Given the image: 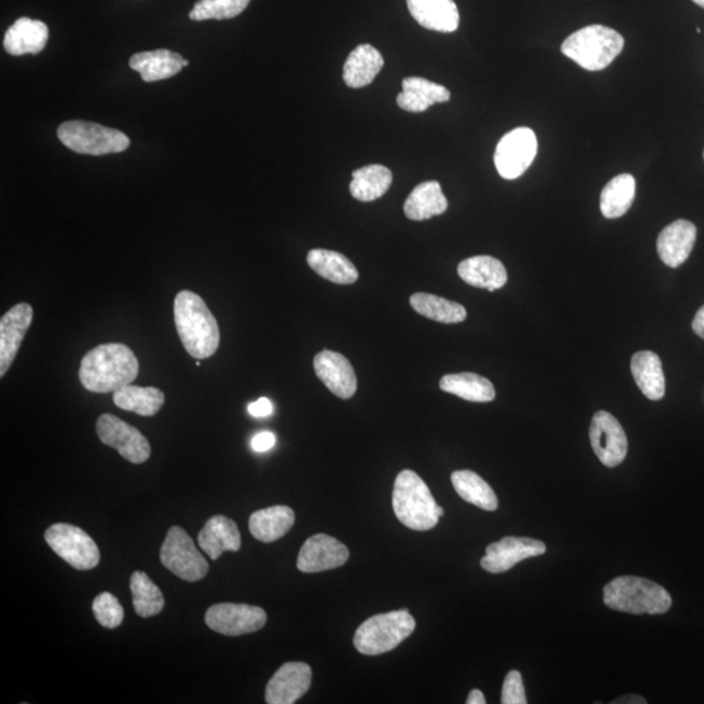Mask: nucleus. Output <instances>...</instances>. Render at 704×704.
Returning a JSON list of instances; mask_svg holds the SVG:
<instances>
[{
    "label": "nucleus",
    "mask_w": 704,
    "mask_h": 704,
    "mask_svg": "<svg viewBox=\"0 0 704 704\" xmlns=\"http://www.w3.org/2000/svg\"><path fill=\"white\" fill-rule=\"evenodd\" d=\"M139 370V360L127 345L107 344L85 355L78 376L85 390L108 394L133 384Z\"/></svg>",
    "instance_id": "nucleus-1"
},
{
    "label": "nucleus",
    "mask_w": 704,
    "mask_h": 704,
    "mask_svg": "<svg viewBox=\"0 0 704 704\" xmlns=\"http://www.w3.org/2000/svg\"><path fill=\"white\" fill-rule=\"evenodd\" d=\"M177 334L190 357L201 360L213 357L220 346V328L200 295L183 289L174 301Z\"/></svg>",
    "instance_id": "nucleus-2"
},
{
    "label": "nucleus",
    "mask_w": 704,
    "mask_h": 704,
    "mask_svg": "<svg viewBox=\"0 0 704 704\" xmlns=\"http://www.w3.org/2000/svg\"><path fill=\"white\" fill-rule=\"evenodd\" d=\"M603 602L608 608L631 615H663L672 605L669 592L650 579L623 576L605 585Z\"/></svg>",
    "instance_id": "nucleus-3"
},
{
    "label": "nucleus",
    "mask_w": 704,
    "mask_h": 704,
    "mask_svg": "<svg viewBox=\"0 0 704 704\" xmlns=\"http://www.w3.org/2000/svg\"><path fill=\"white\" fill-rule=\"evenodd\" d=\"M393 509L398 521L416 531H428L439 523V505L424 480L411 470L398 473L393 491Z\"/></svg>",
    "instance_id": "nucleus-4"
},
{
    "label": "nucleus",
    "mask_w": 704,
    "mask_h": 704,
    "mask_svg": "<svg viewBox=\"0 0 704 704\" xmlns=\"http://www.w3.org/2000/svg\"><path fill=\"white\" fill-rule=\"evenodd\" d=\"M623 46V37L615 29L589 25L566 38L561 51L579 67L602 71L621 54Z\"/></svg>",
    "instance_id": "nucleus-5"
},
{
    "label": "nucleus",
    "mask_w": 704,
    "mask_h": 704,
    "mask_svg": "<svg viewBox=\"0 0 704 704\" xmlns=\"http://www.w3.org/2000/svg\"><path fill=\"white\" fill-rule=\"evenodd\" d=\"M416 628V618L407 608L373 616L358 628L354 646L368 656L386 654L406 641Z\"/></svg>",
    "instance_id": "nucleus-6"
},
{
    "label": "nucleus",
    "mask_w": 704,
    "mask_h": 704,
    "mask_svg": "<svg viewBox=\"0 0 704 704\" xmlns=\"http://www.w3.org/2000/svg\"><path fill=\"white\" fill-rule=\"evenodd\" d=\"M58 137L65 147L78 155L107 156L122 153L129 147L127 135L121 131L85 121H70L58 128Z\"/></svg>",
    "instance_id": "nucleus-7"
},
{
    "label": "nucleus",
    "mask_w": 704,
    "mask_h": 704,
    "mask_svg": "<svg viewBox=\"0 0 704 704\" xmlns=\"http://www.w3.org/2000/svg\"><path fill=\"white\" fill-rule=\"evenodd\" d=\"M45 541L59 557L76 570H91L100 564L101 555L96 542L74 524L50 526L45 532Z\"/></svg>",
    "instance_id": "nucleus-8"
},
{
    "label": "nucleus",
    "mask_w": 704,
    "mask_h": 704,
    "mask_svg": "<svg viewBox=\"0 0 704 704\" xmlns=\"http://www.w3.org/2000/svg\"><path fill=\"white\" fill-rule=\"evenodd\" d=\"M161 563L177 578L187 582H199L206 578L209 564L197 551L196 545L182 528H171L162 544Z\"/></svg>",
    "instance_id": "nucleus-9"
},
{
    "label": "nucleus",
    "mask_w": 704,
    "mask_h": 704,
    "mask_svg": "<svg viewBox=\"0 0 704 704\" xmlns=\"http://www.w3.org/2000/svg\"><path fill=\"white\" fill-rule=\"evenodd\" d=\"M538 153V139L534 131L519 127L506 134L497 144L495 164L504 180L515 181L522 176Z\"/></svg>",
    "instance_id": "nucleus-10"
},
{
    "label": "nucleus",
    "mask_w": 704,
    "mask_h": 704,
    "mask_svg": "<svg viewBox=\"0 0 704 704\" xmlns=\"http://www.w3.org/2000/svg\"><path fill=\"white\" fill-rule=\"evenodd\" d=\"M267 612L248 604L220 603L207 610L206 622L210 629L226 637L256 633L265 627Z\"/></svg>",
    "instance_id": "nucleus-11"
},
{
    "label": "nucleus",
    "mask_w": 704,
    "mask_h": 704,
    "mask_svg": "<svg viewBox=\"0 0 704 704\" xmlns=\"http://www.w3.org/2000/svg\"><path fill=\"white\" fill-rule=\"evenodd\" d=\"M96 431L104 445L113 447L128 462L140 465L149 459L151 447L147 437L120 418L103 413L97 420Z\"/></svg>",
    "instance_id": "nucleus-12"
},
{
    "label": "nucleus",
    "mask_w": 704,
    "mask_h": 704,
    "mask_svg": "<svg viewBox=\"0 0 704 704\" xmlns=\"http://www.w3.org/2000/svg\"><path fill=\"white\" fill-rule=\"evenodd\" d=\"M590 441L604 466L614 469L628 456V437L622 425L607 411H597L592 417Z\"/></svg>",
    "instance_id": "nucleus-13"
},
{
    "label": "nucleus",
    "mask_w": 704,
    "mask_h": 704,
    "mask_svg": "<svg viewBox=\"0 0 704 704\" xmlns=\"http://www.w3.org/2000/svg\"><path fill=\"white\" fill-rule=\"evenodd\" d=\"M547 547L541 541L530 538H504L503 541L492 543L485 549V556L480 561L485 571L492 575H502L528 558L542 556Z\"/></svg>",
    "instance_id": "nucleus-14"
},
{
    "label": "nucleus",
    "mask_w": 704,
    "mask_h": 704,
    "mask_svg": "<svg viewBox=\"0 0 704 704\" xmlns=\"http://www.w3.org/2000/svg\"><path fill=\"white\" fill-rule=\"evenodd\" d=\"M350 552L337 539L325 534L313 535L302 544L298 556V569L301 572H321L344 566Z\"/></svg>",
    "instance_id": "nucleus-15"
},
{
    "label": "nucleus",
    "mask_w": 704,
    "mask_h": 704,
    "mask_svg": "<svg viewBox=\"0 0 704 704\" xmlns=\"http://www.w3.org/2000/svg\"><path fill=\"white\" fill-rule=\"evenodd\" d=\"M311 682L312 669L308 664H283L268 682L265 701L269 704H293L308 692Z\"/></svg>",
    "instance_id": "nucleus-16"
},
{
    "label": "nucleus",
    "mask_w": 704,
    "mask_h": 704,
    "mask_svg": "<svg viewBox=\"0 0 704 704\" xmlns=\"http://www.w3.org/2000/svg\"><path fill=\"white\" fill-rule=\"evenodd\" d=\"M33 308L28 302H18L0 320V378H4L29 331Z\"/></svg>",
    "instance_id": "nucleus-17"
},
{
    "label": "nucleus",
    "mask_w": 704,
    "mask_h": 704,
    "mask_svg": "<svg viewBox=\"0 0 704 704\" xmlns=\"http://www.w3.org/2000/svg\"><path fill=\"white\" fill-rule=\"evenodd\" d=\"M314 372L334 396L350 399L358 390L357 374L344 355L324 350L316 355Z\"/></svg>",
    "instance_id": "nucleus-18"
},
{
    "label": "nucleus",
    "mask_w": 704,
    "mask_h": 704,
    "mask_svg": "<svg viewBox=\"0 0 704 704\" xmlns=\"http://www.w3.org/2000/svg\"><path fill=\"white\" fill-rule=\"evenodd\" d=\"M696 240V227L693 222L677 220L659 234L657 254L669 268H679L689 259Z\"/></svg>",
    "instance_id": "nucleus-19"
},
{
    "label": "nucleus",
    "mask_w": 704,
    "mask_h": 704,
    "mask_svg": "<svg viewBox=\"0 0 704 704\" xmlns=\"http://www.w3.org/2000/svg\"><path fill=\"white\" fill-rule=\"evenodd\" d=\"M411 16L425 29L453 33L459 26V11L454 0H406Z\"/></svg>",
    "instance_id": "nucleus-20"
},
{
    "label": "nucleus",
    "mask_w": 704,
    "mask_h": 704,
    "mask_svg": "<svg viewBox=\"0 0 704 704\" xmlns=\"http://www.w3.org/2000/svg\"><path fill=\"white\" fill-rule=\"evenodd\" d=\"M199 545L213 561L227 551L238 552L242 547L238 526L225 516H214L200 531Z\"/></svg>",
    "instance_id": "nucleus-21"
},
{
    "label": "nucleus",
    "mask_w": 704,
    "mask_h": 704,
    "mask_svg": "<svg viewBox=\"0 0 704 704\" xmlns=\"http://www.w3.org/2000/svg\"><path fill=\"white\" fill-rule=\"evenodd\" d=\"M49 41V28L39 20L22 17L5 32L4 49L9 54L20 57L38 54Z\"/></svg>",
    "instance_id": "nucleus-22"
},
{
    "label": "nucleus",
    "mask_w": 704,
    "mask_h": 704,
    "mask_svg": "<svg viewBox=\"0 0 704 704\" xmlns=\"http://www.w3.org/2000/svg\"><path fill=\"white\" fill-rule=\"evenodd\" d=\"M450 101V91L444 85L423 77H407L397 97L398 107L409 113H424L436 103Z\"/></svg>",
    "instance_id": "nucleus-23"
},
{
    "label": "nucleus",
    "mask_w": 704,
    "mask_h": 704,
    "mask_svg": "<svg viewBox=\"0 0 704 704\" xmlns=\"http://www.w3.org/2000/svg\"><path fill=\"white\" fill-rule=\"evenodd\" d=\"M459 277L470 286L496 292L508 282V272L502 261L492 256H473L458 265Z\"/></svg>",
    "instance_id": "nucleus-24"
},
{
    "label": "nucleus",
    "mask_w": 704,
    "mask_h": 704,
    "mask_svg": "<svg viewBox=\"0 0 704 704\" xmlns=\"http://www.w3.org/2000/svg\"><path fill=\"white\" fill-rule=\"evenodd\" d=\"M131 69L139 72L145 83L166 81L183 70L184 59L166 49L137 52L129 59Z\"/></svg>",
    "instance_id": "nucleus-25"
},
{
    "label": "nucleus",
    "mask_w": 704,
    "mask_h": 704,
    "mask_svg": "<svg viewBox=\"0 0 704 704\" xmlns=\"http://www.w3.org/2000/svg\"><path fill=\"white\" fill-rule=\"evenodd\" d=\"M384 67L383 54L372 45H359L344 65V81L348 88L360 89L373 83Z\"/></svg>",
    "instance_id": "nucleus-26"
},
{
    "label": "nucleus",
    "mask_w": 704,
    "mask_h": 704,
    "mask_svg": "<svg viewBox=\"0 0 704 704\" xmlns=\"http://www.w3.org/2000/svg\"><path fill=\"white\" fill-rule=\"evenodd\" d=\"M631 373L644 397L660 400L666 396V376L659 355L653 351H640L631 358Z\"/></svg>",
    "instance_id": "nucleus-27"
},
{
    "label": "nucleus",
    "mask_w": 704,
    "mask_h": 704,
    "mask_svg": "<svg viewBox=\"0 0 704 704\" xmlns=\"http://www.w3.org/2000/svg\"><path fill=\"white\" fill-rule=\"evenodd\" d=\"M295 522V512L288 506L277 505L255 511L249 517V531L262 543H273L285 536Z\"/></svg>",
    "instance_id": "nucleus-28"
},
{
    "label": "nucleus",
    "mask_w": 704,
    "mask_h": 704,
    "mask_svg": "<svg viewBox=\"0 0 704 704\" xmlns=\"http://www.w3.org/2000/svg\"><path fill=\"white\" fill-rule=\"evenodd\" d=\"M446 197L436 181L420 183L405 202V214L412 221H425L444 214L447 210Z\"/></svg>",
    "instance_id": "nucleus-29"
},
{
    "label": "nucleus",
    "mask_w": 704,
    "mask_h": 704,
    "mask_svg": "<svg viewBox=\"0 0 704 704\" xmlns=\"http://www.w3.org/2000/svg\"><path fill=\"white\" fill-rule=\"evenodd\" d=\"M307 262L320 277L337 285H353L359 279L358 269L339 252L321 248L312 249L307 256Z\"/></svg>",
    "instance_id": "nucleus-30"
},
{
    "label": "nucleus",
    "mask_w": 704,
    "mask_h": 704,
    "mask_svg": "<svg viewBox=\"0 0 704 704\" xmlns=\"http://www.w3.org/2000/svg\"><path fill=\"white\" fill-rule=\"evenodd\" d=\"M440 387L441 391L470 403H492L496 397L495 386L491 381L471 372L446 374L441 379Z\"/></svg>",
    "instance_id": "nucleus-31"
},
{
    "label": "nucleus",
    "mask_w": 704,
    "mask_h": 704,
    "mask_svg": "<svg viewBox=\"0 0 704 704\" xmlns=\"http://www.w3.org/2000/svg\"><path fill=\"white\" fill-rule=\"evenodd\" d=\"M392 183L393 174L390 169L383 164H368L354 171L350 193L354 199L371 202L383 197Z\"/></svg>",
    "instance_id": "nucleus-32"
},
{
    "label": "nucleus",
    "mask_w": 704,
    "mask_h": 704,
    "mask_svg": "<svg viewBox=\"0 0 704 704\" xmlns=\"http://www.w3.org/2000/svg\"><path fill=\"white\" fill-rule=\"evenodd\" d=\"M637 183L633 175L621 174L602 190L601 210L605 219L615 220L628 213L635 199Z\"/></svg>",
    "instance_id": "nucleus-33"
},
{
    "label": "nucleus",
    "mask_w": 704,
    "mask_h": 704,
    "mask_svg": "<svg viewBox=\"0 0 704 704\" xmlns=\"http://www.w3.org/2000/svg\"><path fill=\"white\" fill-rule=\"evenodd\" d=\"M452 483L454 490L466 503L475 505L485 511H495L498 508L495 491L478 473L470 470L453 472Z\"/></svg>",
    "instance_id": "nucleus-34"
},
{
    "label": "nucleus",
    "mask_w": 704,
    "mask_h": 704,
    "mask_svg": "<svg viewBox=\"0 0 704 704\" xmlns=\"http://www.w3.org/2000/svg\"><path fill=\"white\" fill-rule=\"evenodd\" d=\"M114 404L141 417H155L164 405V394L157 387L127 385L114 393Z\"/></svg>",
    "instance_id": "nucleus-35"
},
{
    "label": "nucleus",
    "mask_w": 704,
    "mask_h": 704,
    "mask_svg": "<svg viewBox=\"0 0 704 704\" xmlns=\"http://www.w3.org/2000/svg\"><path fill=\"white\" fill-rule=\"evenodd\" d=\"M413 311L441 324H459L467 318L466 308L459 302L440 298L437 295L418 293L410 298Z\"/></svg>",
    "instance_id": "nucleus-36"
},
{
    "label": "nucleus",
    "mask_w": 704,
    "mask_h": 704,
    "mask_svg": "<svg viewBox=\"0 0 704 704\" xmlns=\"http://www.w3.org/2000/svg\"><path fill=\"white\" fill-rule=\"evenodd\" d=\"M129 589L137 616L149 618L161 614L164 608L162 591L144 571L134 572Z\"/></svg>",
    "instance_id": "nucleus-37"
},
{
    "label": "nucleus",
    "mask_w": 704,
    "mask_h": 704,
    "mask_svg": "<svg viewBox=\"0 0 704 704\" xmlns=\"http://www.w3.org/2000/svg\"><path fill=\"white\" fill-rule=\"evenodd\" d=\"M251 0H200L189 13L194 22L203 20H229L239 16Z\"/></svg>",
    "instance_id": "nucleus-38"
},
{
    "label": "nucleus",
    "mask_w": 704,
    "mask_h": 704,
    "mask_svg": "<svg viewBox=\"0 0 704 704\" xmlns=\"http://www.w3.org/2000/svg\"><path fill=\"white\" fill-rule=\"evenodd\" d=\"M94 614L98 623L107 629L121 627L124 609L118 598L110 592H102L94 602Z\"/></svg>",
    "instance_id": "nucleus-39"
},
{
    "label": "nucleus",
    "mask_w": 704,
    "mask_h": 704,
    "mask_svg": "<svg viewBox=\"0 0 704 704\" xmlns=\"http://www.w3.org/2000/svg\"><path fill=\"white\" fill-rule=\"evenodd\" d=\"M503 704H526L528 699H526L522 675L518 670H510L506 675V679L503 686L502 694Z\"/></svg>",
    "instance_id": "nucleus-40"
},
{
    "label": "nucleus",
    "mask_w": 704,
    "mask_h": 704,
    "mask_svg": "<svg viewBox=\"0 0 704 704\" xmlns=\"http://www.w3.org/2000/svg\"><path fill=\"white\" fill-rule=\"evenodd\" d=\"M275 445V436L272 432H261L256 434L252 440V449L255 452H268Z\"/></svg>",
    "instance_id": "nucleus-41"
},
{
    "label": "nucleus",
    "mask_w": 704,
    "mask_h": 704,
    "mask_svg": "<svg viewBox=\"0 0 704 704\" xmlns=\"http://www.w3.org/2000/svg\"><path fill=\"white\" fill-rule=\"evenodd\" d=\"M248 412L255 418H265L272 416L273 405L268 398H260L248 406Z\"/></svg>",
    "instance_id": "nucleus-42"
},
{
    "label": "nucleus",
    "mask_w": 704,
    "mask_h": 704,
    "mask_svg": "<svg viewBox=\"0 0 704 704\" xmlns=\"http://www.w3.org/2000/svg\"><path fill=\"white\" fill-rule=\"evenodd\" d=\"M693 332L704 339V306L699 309L693 320Z\"/></svg>",
    "instance_id": "nucleus-43"
},
{
    "label": "nucleus",
    "mask_w": 704,
    "mask_h": 704,
    "mask_svg": "<svg viewBox=\"0 0 704 704\" xmlns=\"http://www.w3.org/2000/svg\"><path fill=\"white\" fill-rule=\"evenodd\" d=\"M467 704H485V696L480 690L473 689L469 695V699L466 701Z\"/></svg>",
    "instance_id": "nucleus-44"
},
{
    "label": "nucleus",
    "mask_w": 704,
    "mask_h": 704,
    "mask_svg": "<svg viewBox=\"0 0 704 704\" xmlns=\"http://www.w3.org/2000/svg\"><path fill=\"white\" fill-rule=\"evenodd\" d=\"M612 703H616V704H621V703H625V704H644V703H647V701L642 699V696H640V695H625V696H622V699L614 701Z\"/></svg>",
    "instance_id": "nucleus-45"
},
{
    "label": "nucleus",
    "mask_w": 704,
    "mask_h": 704,
    "mask_svg": "<svg viewBox=\"0 0 704 704\" xmlns=\"http://www.w3.org/2000/svg\"><path fill=\"white\" fill-rule=\"evenodd\" d=\"M693 2L702 7V9H704V0H693Z\"/></svg>",
    "instance_id": "nucleus-46"
},
{
    "label": "nucleus",
    "mask_w": 704,
    "mask_h": 704,
    "mask_svg": "<svg viewBox=\"0 0 704 704\" xmlns=\"http://www.w3.org/2000/svg\"><path fill=\"white\" fill-rule=\"evenodd\" d=\"M444 512H445V511H444V509H443V508H441V506H439V516H440V517H443V516H444Z\"/></svg>",
    "instance_id": "nucleus-47"
},
{
    "label": "nucleus",
    "mask_w": 704,
    "mask_h": 704,
    "mask_svg": "<svg viewBox=\"0 0 704 704\" xmlns=\"http://www.w3.org/2000/svg\"><path fill=\"white\" fill-rule=\"evenodd\" d=\"M196 366H197V367H200V366H201L200 360H197V361H196Z\"/></svg>",
    "instance_id": "nucleus-48"
},
{
    "label": "nucleus",
    "mask_w": 704,
    "mask_h": 704,
    "mask_svg": "<svg viewBox=\"0 0 704 704\" xmlns=\"http://www.w3.org/2000/svg\"><path fill=\"white\" fill-rule=\"evenodd\" d=\"M695 30H696V33H702L701 28H696Z\"/></svg>",
    "instance_id": "nucleus-49"
},
{
    "label": "nucleus",
    "mask_w": 704,
    "mask_h": 704,
    "mask_svg": "<svg viewBox=\"0 0 704 704\" xmlns=\"http://www.w3.org/2000/svg\"><path fill=\"white\" fill-rule=\"evenodd\" d=\"M703 158H704V151H703Z\"/></svg>",
    "instance_id": "nucleus-50"
}]
</instances>
